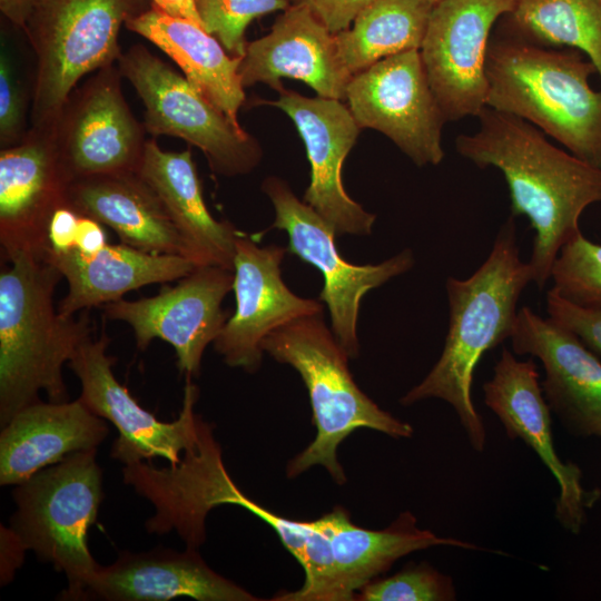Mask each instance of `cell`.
Masks as SVG:
<instances>
[{
    "label": "cell",
    "instance_id": "cell-1",
    "mask_svg": "<svg viewBox=\"0 0 601 601\" xmlns=\"http://www.w3.org/2000/svg\"><path fill=\"white\" fill-rule=\"evenodd\" d=\"M473 134H460L457 152L480 168L499 169L508 184L511 216L534 230L529 265L542 289L560 248L581 233L583 210L601 203V169L552 145L530 122L490 107Z\"/></svg>",
    "mask_w": 601,
    "mask_h": 601
},
{
    "label": "cell",
    "instance_id": "cell-2",
    "mask_svg": "<svg viewBox=\"0 0 601 601\" xmlns=\"http://www.w3.org/2000/svg\"><path fill=\"white\" fill-rule=\"evenodd\" d=\"M213 431L199 416L197 440L184 452L178 464L158 469L141 461L122 469L124 482L155 508V514L145 524L146 530L156 534L174 530L187 548L198 549L205 542L209 511L221 504L240 506L267 523L302 565L305 582L295 595L304 601L326 599L334 584L326 535L315 520L285 519L246 496L225 469Z\"/></svg>",
    "mask_w": 601,
    "mask_h": 601
},
{
    "label": "cell",
    "instance_id": "cell-3",
    "mask_svg": "<svg viewBox=\"0 0 601 601\" xmlns=\"http://www.w3.org/2000/svg\"><path fill=\"white\" fill-rule=\"evenodd\" d=\"M531 282L510 216L482 265L467 278L446 279L450 319L443 351L428 374L400 398L405 406L428 398L449 403L476 452L484 450L486 432L472 398L475 367L487 351L510 339L519 298Z\"/></svg>",
    "mask_w": 601,
    "mask_h": 601
},
{
    "label": "cell",
    "instance_id": "cell-4",
    "mask_svg": "<svg viewBox=\"0 0 601 601\" xmlns=\"http://www.w3.org/2000/svg\"><path fill=\"white\" fill-rule=\"evenodd\" d=\"M0 273V424L46 392L68 401L62 366L92 336L87 313L62 316L53 295L61 273L43 255L17 252Z\"/></svg>",
    "mask_w": 601,
    "mask_h": 601
},
{
    "label": "cell",
    "instance_id": "cell-5",
    "mask_svg": "<svg viewBox=\"0 0 601 601\" xmlns=\"http://www.w3.org/2000/svg\"><path fill=\"white\" fill-rule=\"evenodd\" d=\"M593 63L575 49H556L516 35L491 39L486 107L516 116L601 169V90Z\"/></svg>",
    "mask_w": 601,
    "mask_h": 601
},
{
    "label": "cell",
    "instance_id": "cell-6",
    "mask_svg": "<svg viewBox=\"0 0 601 601\" xmlns=\"http://www.w3.org/2000/svg\"><path fill=\"white\" fill-rule=\"evenodd\" d=\"M262 348L300 375L311 401L316 435L287 465L295 477L315 465L338 484L346 482L337 460L339 444L354 431L370 428L394 439L413 435V427L382 410L355 383L348 355L322 314L299 317L268 334Z\"/></svg>",
    "mask_w": 601,
    "mask_h": 601
},
{
    "label": "cell",
    "instance_id": "cell-7",
    "mask_svg": "<svg viewBox=\"0 0 601 601\" xmlns=\"http://www.w3.org/2000/svg\"><path fill=\"white\" fill-rule=\"evenodd\" d=\"M96 453L97 449L71 453L12 492L17 510L9 528L26 550L66 574L68 587L60 600H83L100 566L87 540L104 497Z\"/></svg>",
    "mask_w": 601,
    "mask_h": 601
},
{
    "label": "cell",
    "instance_id": "cell-8",
    "mask_svg": "<svg viewBox=\"0 0 601 601\" xmlns=\"http://www.w3.org/2000/svg\"><path fill=\"white\" fill-rule=\"evenodd\" d=\"M141 0H28L20 28L36 56L31 127H51L79 80L117 63L120 28Z\"/></svg>",
    "mask_w": 601,
    "mask_h": 601
},
{
    "label": "cell",
    "instance_id": "cell-9",
    "mask_svg": "<svg viewBox=\"0 0 601 601\" xmlns=\"http://www.w3.org/2000/svg\"><path fill=\"white\" fill-rule=\"evenodd\" d=\"M117 66L142 101L147 134L177 137L197 147L211 170L225 177L246 175L259 164L258 141L145 46L121 52Z\"/></svg>",
    "mask_w": 601,
    "mask_h": 601
},
{
    "label": "cell",
    "instance_id": "cell-10",
    "mask_svg": "<svg viewBox=\"0 0 601 601\" xmlns=\"http://www.w3.org/2000/svg\"><path fill=\"white\" fill-rule=\"evenodd\" d=\"M275 209L273 227L288 235L287 250L316 267L324 277L319 295L331 316V329L349 358L358 356L357 319L363 297L373 288L408 272L415 264L410 248L375 265H355L338 254L336 233L289 185L275 176L262 184Z\"/></svg>",
    "mask_w": 601,
    "mask_h": 601
},
{
    "label": "cell",
    "instance_id": "cell-11",
    "mask_svg": "<svg viewBox=\"0 0 601 601\" xmlns=\"http://www.w3.org/2000/svg\"><path fill=\"white\" fill-rule=\"evenodd\" d=\"M345 99L361 129L388 137L415 165H439L446 119L426 77L420 50L386 57L351 79Z\"/></svg>",
    "mask_w": 601,
    "mask_h": 601
},
{
    "label": "cell",
    "instance_id": "cell-12",
    "mask_svg": "<svg viewBox=\"0 0 601 601\" xmlns=\"http://www.w3.org/2000/svg\"><path fill=\"white\" fill-rule=\"evenodd\" d=\"M110 338L105 331L98 338L85 342L69 367L79 378V398L96 415L110 421L118 430L110 455L125 465L162 457L170 465L180 462V454L197 440L200 415L194 412L199 390L186 376L183 406L173 422H162L139 405L126 386L116 378L112 366L116 357L107 354Z\"/></svg>",
    "mask_w": 601,
    "mask_h": 601
},
{
    "label": "cell",
    "instance_id": "cell-13",
    "mask_svg": "<svg viewBox=\"0 0 601 601\" xmlns=\"http://www.w3.org/2000/svg\"><path fill=\"white\" fill-rule=\"evenodd\" d=\"M117 63L105 67L69 96L52 125L59 157L73 180L137 173L146 148L144 122L128 106Z\"/></svg>",
    "mask_w": 601,
    "mask_h": 601
},
{
    "label": "cell",
    "instance_id": "cell-14",
    "mask_svg": "<svg viewBox=\"0 0 601 601\" xmlns=\"http://www.w3.org/2000/svg\"><path fill=\"white\" fill-rule=\"evenodd\" d=\"M518 0H440L433 4L420 53L446 121L477 117L486 107L485 76L494 23Z\"/></svg>",
    "mask_w": 601,
    "mask_h": 601
},
{
    "label": "cell",
    "instance_id": "cell-15",
    "mask_svg": "<svg viewBox=\"0 0 601 601\" xmlns=\"http://www.w3.org/2000/svg\"><path fill=\"white\" fill-rule=\"evenodd\" d=\"M233 286L234 270L203 265L155 296L120 298L102 307L107 318L131 327L138 349H146L155 338L165 341L175 349L180 373L195 377L207 345L228 319L221 303Z\"/></svg>",
    "mask_w": 601,
    "mask_h": 601
},
{
    "label": "cell",
    "instance_id": "cell-16",
    "mask_svg": "<svg viewBox=\"0 0 601 601\" xmlns=\"http://www.w3.org/2000/svg\"><path fill=\"white\" fill-rule=\"evenodd\" d=\"M484 403L497 416L510 439L522 440L540 457L559 485L554 515L560 525L579 534L600 490L582 485V471L563 462L554 447L551 410L533 359L520 361L506 348L483 385Z\"/></svg>",
    "mask_w": 601,
    "mask_h": 601
},
{
    "label": "cell",
    "instance_id": "cell-17",
    "mask_svg": "<svg viewBox=\"0 0 601 601\" xmlns=\"http://www.w3.org/2000/svg\"><path fill=\"white\" fill-rule=\"evenodd\" d=\"M287 248L258 246L239 233L234 258L236 308L214 341L215 351L230 367L255 373L263 358L264 338L299 317L322 314L323 305L294 294L282 278Z\"/></svg>",
    "mask_w": 601,
    "mask_h": 601
},
{
    "label": "cell",
    "instance_id": "cell-18",
    "mask_svg": "<svg viewBox=\"0 0 601 601\" xmlns=\"http://www.w3.org/2000/svg\"><path fill=\"white\" fill-rule=\"evenodd\" d=\"M273 101L295 124L311 164V181L304 195L309 205L336 235H370L375 215L366 211L346 193L342 181L345 158L361 128L349 108L338 99L308 98L284 87Z\"/></svg>",
    "mask_w": 601,
    "mask_h": 601
},
{
    "label": "cell",
    "instance_id": "cell-19",
    "mask_svg": "<svg viewBox=\"0 0 601 601\" xmlns=\"http://www.w3.org/2000/svg\"><path fill=\"white\" fill-rule=\"evenodd\" d=\"M71 183L57 151L52 126L31 127L19 144L1 149L2 259L17 252L45 254L49 219L67 204Z\"/></svg>",
    "mask_w": 601,
    "mask_h": 601
},
{
    "label": "cell",
    "instance_id": "cell-20",
    "mask_svg": "<svg viewBox=\"0 0 601 601\" xmlns=\"http://www.w3.org/2000/svg\"><path fill=\"white\" fill-rule=\"evenodd\" d=\"M513 353L538 358L544 397L577 437H601V362L572 332L530 307L519 309L510 337Z\"/></svg>",
    "mask_w": 601,
    "mask_h": 601
},
{
    "label": "cell",
    "instance_id": "cell-21",
    "mask_svg": "<svg viewBox=\"0 0 601 601\" xmlns=\"http://www.w3.org/2000/svg\"><path fill=\"white\" fill-rule=\"evenodd\" d=\"M238 73L245 87L264 82L279 91L284 78L297 79L319 97L345 99L353 78L339 56L336 37L309 9L292 4L268 35L247 42Z\"/></svg>",
    "mask_w": 601,
    "mask_h": 601
},
{
    "label": "cell",
    "instance_id": "cell-22",
    "mask_svg": "<svg viewBox=\"0 0 601 601\" xmlns=\"http://www.w3.org/2000/svg\"><path fill=\"white\" fill-rule=\"evenodd\" d=\"M255 601L254 594L210 569L197 549L183 552L157 548L147 552L119 553L110 565L99 566L83 600Z\"/></svg>",
    "mask_w": 601,
    "mask_h": 601
},
{
    "label": "cell",
    "instance_id": "cell-23",
    "mask_svg": "<svg viewBox=\"0 0 601 601\" xmlns=\"http://www.w3.org/2000/svg\"><path fill=\"white\" fill-rule=\"evenodd\" d=\"M108 432L80 398L30 404L2 426L0 484H21L71 453L97 449Z\"/></svg>",
    "mask_w": 601,
    "mask_h": 601
},
{
    "label": "cell",
    "instance_id": "cell-24",
    "mask_svg": "<svg viewBox=\"0 0 601 601\" xmlns=\"http://www.w3.org/2000/svg\"><path fill=\"white\" fill-rule=\"evenodd\" d=\"M326 535L334 565L335 601L355 600L368 582L386 572L393 563L412 552L432 546L482 550L474 543L442 538L421 529L410 511L402 512L387 528L368 530L351 521L343 508L315 520Z\"/></svg>",
    "mask_w": 601,
    "mask_h": 601
},
{
    "label": "cell",
    "instance_id": "cell-25",
    "mask_svg": "<svg viewBox=\"0 0 601 601\" xmlns=\"http://www.w3.org/2000/svg\"><path fill=\"white\" fill-rule=\"evenodd\" d=\"M43 256L68 283L57 308L66 317L116 302L142 286L178 280L197 267L186 257L148 253L124 243L108 244L90 255L46 249Z\"/></svg>",
    "mask_w": 601,
    "mask_h": 601
},
{
    "label": "cell",
    "instance_id": "cell-26",
    "mask_svg": "<svg viewBox=\"0 0 601 601\" xmlns=\"http://www.w3.org/2000/svg\"><path fill=\"white\" fill-rule=\"evenodd\" d=\"M161 200L168 216L197 265H215L234 270L239 231L227 220L215 219L208 210L191 149L165 151L147 140L137 171Z\"/></svg>",
    "mask_w": 601,
    "mask_h": 601
},
{
    "label": "cell",
    "instance_id": "cell-27",
    "mask_svg": "<svg viewBox=\"0 0 601 601\" xmlns=\"http://www.w3.org/2000/svg\"><path fill=\"white\" fill-rule=\"evenodd\" d=\"M67 204L78 214L110 227L128 246L190 259L188 247L161 200L138 173L73 180Z\"/></svg>",
    "mask_w": 601,
    "mask_h": 601
},
{
    "label": "cell",
    "instance_id": "cell-28",
    "mask_svg": "<svg viewBox=\"0 0 601 601\" xmlns=\"http://www.w3.org/2000/svg\"><path fill=\"white\" fill-rule=\"evenodd\" d=\"M127 29L170 57L189 83L234 125L245 102L238 69L242 58L230 56L219 40L194 21L171 16L156 6L131 17Z\"/></svg>",
    "mask_w": 601,
    "mask_h": 601
},
{
    "label": "cell",
    "instance_id": "cell-29",
    "mask_svg": "<svg viewBox=\"0 0 601 601\" xmlns=\"http://www.w3.org/2000/svg\"><path fill=\"white\" fill-rule=\"evenodd\" d=\"M433 4L427 0H376L335 35L352 76L407 50H420Z\"/></svg>",
    "mask_w": 601,
    "mask_h": 601
},
{
    "label": "cell",
    "instance_id": "cell-30",
    "mask_svg": "<svg viewBox=\"0 0 601 601\" xmlns=\"http://www.w3.org/2000/svg\"><path fill=\"white\" fill-rule=\"evenodd\" d=\"M509 16L521 38L581 51L601 80V0H518Z\"/></svg>",
    "mask_w": 601,
    "mask_h": 601
},
{
    "label": "cell",
    "instance_id": "cell-31",
    "mask_svg": "<svg viewBox=\"0 0 601 601\" xmlns=\"http://www.w3.org/2000/svg\"><path fill=\"white\" fill-rule=\"evenodd\" d=\"M551 290L573 305L601 309V244L579 233L559 250L550 272Z\"/></svg>",
    "mask_w": 601,
    "mask_h": 601
},
{
    "label": "cell",
    "instance_id": "cell-32",
    "mask_svg": "<svg viewBox=\"0 0 601 601\" xmlns=\"http://www.w3.org/2000/svg\"><path fill=\"white\" fill-rule=\"evenodd\" d=\"M359 601H453V579L427 562L411 563L400 572L376 578L355 595Z\"/></svg>",
    "mask_w": 601,
    "mask_h": 601
},
{
    "label": "cell",
    "instance_id": "cell-33",
    "mask_svg": "<svg viewBox=\"0 0 601 601\" xmlns=\"http://www.w3.org/2000/svg\"><path fill=\"white\" fill-rule=\"evenodd\" d=\"M288 7L287 0H197L203 28L238 58L245 55V31L252 20Z\"/></svg>",
    "mask_w": 601,
    "mask_h": 601
},
{
    "label": "cell",
    "instance_id": "cell-34",
    "mask_svg": "<svg viewBox=\"0 0 601 601\" xmlns=\"http://www.w3.org/2000/svg\"><path fill=\"white\" fill-rule=\"evenodd\" d=\"M27 101L4 50L0 58V147L19 144L27 135Z\"/></svg>",
    "mask_w": 601,
    "mask_h": 601
},
{
    "label": "cell",
    "instance_id": "cell-35",
    "mask_svg": "<svg viewBox=\"0 0 601 601\" xmlns=\"http://www.w3.org/2000/svg\"><path fill=\"white\" fill-rule=\"evenodd\" d=\"M546 313L551 321L572 332L588 348L601 355V309L573 305L550 289Z\"/></svg>",
    "mask_w": 601,
    "mask_h": 601
},
{
    "label": "cell",
    "instance_id": "cell-36",
    "mask_svg": "<svg viewBox=\"0 0 601 601\" xmlns=\"http://www.w3.org/2000/svg\"><path fill=\"white\" fill-rule=\"evenodd\" d=\"M309 9L334 35L349 28L355 18L376 0H293Z\"/></svg>",
    "mask_w": 601,
    "mask_h": 601
},
{
    "label": "cell",
    "instance_id": "cell-37",
    "mask_svg": "<svg viewBox=\"0 0 601 601\" xmlns=\"http://www.w3.org/2000/svg\"><path fill=\"white\" fill-rule=\"evenodd\" d=\"M80 214L68 204L51 215L47 227V250L66 253L75 249Z\"/></svg>",
    "mask_w": 601,
    "mask_h": 601
},
{
    "label": "cell",
    "instance_id": "cell-38",
    "mask_svg": "<svg viewBox=\"0 0 601 601\" xmlns=\"http://www.w3.org/2000/svg\"><path fill=\"white\" fill-rule=\"evenodd\" d=\"M1 585L12 580L23 562L26 548L10 528L1 526Z\"/></svg>",
    "mask_w": 601,
    "mask_h": 601
},
{
    "label": "cell",
    "instance_id": "cell-39",
    "mask_svg": "<svg viewBox=\"0 0 601 601\" xmlns=\"http://www.w3.org/2000/svg\"><path fill=\"white\" fill-rule=\"evenodd\" d=\"M108 245L107 234L98 220L80 215L75 249L90 255L100 252Z\"/></svg>",
    "mask_w": 601,
    "mask_h": 601
},
{
    "label": "cell",
    "instance_id": "cell-40",
    "mask_svg": "<svg viewBox=\"0 0 601 601\" xmlns=\"http://www.w3.org/2000/svg\"><path fill=\"white\" fill-rule=\"evenodd\" d=\"M152 4L162 11L180 17L186 18L195 23L201 24L200 17L197 10V0H151Z\"/></svg>",
    "mask_w": 601,
    "mask_h": 601
},
{
    "label": "cell",
    "instance_id": "cell-41",
    "mask_svg": "<svg viewBox=\"0 0 601 601\" xmlns=\"http://www.w3.org/2000/svg\"><path fill=\"white\" fill-rule=\"evenodd\" d=\"M28 0H0L2 14L20 28Z\"/></svg>",
    "mask_w": 601,
    "mask_h": 601
},
{
    "label": "cell",
    "instance_id": "cell-42",
    "mask_svg": "<svg viewBox=\"0 0 601 601\" xmlns=\"http://www.w3.org/2000/svg\"><path fill=\"white\" fill-rule=\"evenodd\" d=\"M428 2H431L432 4L436 3L437 1L440 0H427Z\"/></svg>",
    "mask_w": 601,
    "mask_h": 601
}]
</instances>
